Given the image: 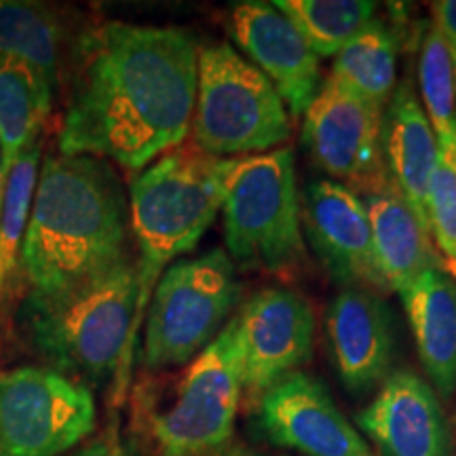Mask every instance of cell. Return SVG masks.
Returning <instances> with one entry per match:
<instances>
[{"mask_svg": "<svg viewBox=\"0 0 456 456\" xmlns=\"http://www.w3.org/2000/svg\"><path fill=\"white\" fill-rule=\"evenodd\" d=\"M197 77L199 45L182 28H94L78 47L60 152L104 159L129 174L148 167L191 134Z\"/></svg>", "mask_w": 456, "mask_h": 456, "instance_id": "6da1fadb", "label": "cell"}, {"mask_svg": "<svg viewBox=\"0 0 456 456\" xmlns=\"http://www.w3.org/2000/svg\"><path fill=\"white\" fill-rule=\"evenodd\" d=\"M123 184L104 159L47 155L20 256L30 294L55 296L129 260Z\"/></svg>", "mask_w": 456, "mask_h": 456, "instance_id": "7a4b0ae2", "label": "cell"}, {"mask_svg": "<svg viewBox=\"0 0 456 456\" xmlns=\"http://www.w3.org/2000/svg\"><path fill=\"white\" fill-rule=\"evenodd\" d=\"M138 294V269L129 258L68 292H28L20 328L51 370L85 387L110 383V406L121 408L134 374Z\"/></svg>", "mask_w": 456, "mask_h": 456, "instance_id": "3957f363", "label": "cell"}, {"mask_svg": "<svg viewBox=\"0 0 456 456\" xmlns=\"http://www.w3.org/2000/svg\"><path fill=\"white\" fill-rule=\"evenodd\" d=\"M241 397L235 315L184 372L135 387L131 446L138 456H228Z\"/></svg>", "mask_w": 456, "mask_h": 456, "instance_id": "277c9868", "label": "cell"}, {"mask_svg": "<svg viewBox=\"0 0 456 456\" xmlns=\"http://www.w3.org/2000/svg\"><path fill=\"white\" fill-rule=\"evenodd\" d=\"M235 159L205 155L192 144L165 152L131 184V231L138 245V309L134 340H138L148 305L169 262L191 252L224 201L226 180Z\"/></svg>", "mask_w": 456, "mask_h": 456, "instance_id": "5b68a950", "label": "cell"}, {"mask_svg": "<svg viewBox=\"0 0 456 456\" xmlns=\"http://www.w3.org/2000/svg\"><path fill=\"white\" fill-rule=\"evenodd\" d=\"M220 212L226 254L239 269L285 275L302 265L306 249L292 148L235 159Z\"/></svg>", "mask_w": 456, "mask_h": 456, "instance_id": "8992f818", "label": "cell"}, {"mask_svg": "<svg viewBox=\"0 0 456 456\" xmlns=\"http://www.w3.org/2000/svg\"><path fill=\"white\" fill-rule=\"evenodd\" d=\"M192 144L216 159L271 152L292 135L275 85L228 43L199 49Z\"/></svg>", "mask_w": 456, "mask_h": 456, "instance_id": "52a82bcc", "label": "cell"}, {"mask_svg": "<svg viewBox=\"0 0 456 456\" xmlns=\"http://www.w3.org/2000/svg\"><path fill=\"white\" fill-rule=\"evenodd\" d=\"M239 300L241 283L226 249L169 265L148 305L144 368L159 372L191 363L226 328Z\"/></svg>", "mask_w": 456, "mask_h": 456, "instance_id": "ba28073f", "label": "cell"}, {"mask_svg": "<svg viewBox=\"0 0 456 456\" xmlns=\"http://www.w3.org/2000/svg\"><path fill=\"white\" fill-rule=\"evenodd\" d=\"M94 429L89 387L51 368L0 372V456H61Z\"/></svg>", "mask_w": 456, "mask_h": 456, "instance_id": "9c48e42d", "label": "cell"}, {"mask_svg": "<svg viewBox=\"0 0 456 456\" xmlns=\"http://www.w3.org/2000/svg\"><path fill=\"white\" fill-rule=\"evenodd\" d=\"M302 144L313 161L359 197L391 186L383 157V108L326 78L305 112Z\"/></svg>", "mask_w": 456, "mask_h": 456, "instance_id": "30bf717a", "label": "cell"}, {"mask_svg": "<svg viewBox=\"0 0 456 456\" xmlns=\"http://www.w3.org/2000/svg\"><path fill=\"white\" fill-rule=\"evenodd\" d=\"M315 313L305 296L288 288L254 294L237 315L241 345V402L256 410L265 393L300 372L315 346Z\"/></svg>", "mask_w": 456, "mask_h": 456, "instance_id": "8fae6325", "label": "cell"}, {"mask_svg": "<svg viewBox=\"0 0 456 456\" xmlns=\"http://www.w3.org/2000/svg\"><path fill=\"white\" fill-rule=\"evenodd\" d=\"M302 232L328 275L342 288L389 294L374 254L366 203L336 180H313L300 195Z\"/></svg>", "mask_w": 456, "mask_h": 456, "instance_id": "7c38bea8", "label": "cell"}, {"mask_svg": "<svg viewBox=\"0 0 456 456\" xmlns=\"http://www.w3.org/2000/svg\"><path fill=\"white\" fill-rule=\"evenodd\" d=\"M254 412L273 444L305 456H379L340 412L328 387L302 370L266 391Z\"/></svg>", "mask_w": 456, "mask_h": 456, "instance_id": "4fadbf2b", "label": "cell"}, {"mask_svg": "<svg viewBox=\"0 0 456 456\" xmlns=\"http://www.w3.org/2000/svg\"><path fill=\"white\" fill-rule=\"evenodd\" d=\"M228 30L252 64L275 85L289 117H305L323 81L317 53L292 20L273 3L248 0L231 7Z\"/></svg>", "mask_w": 456, "mask_h": 456, "instance_id": "5bb4252c", "label": "cell"}, {"mask_svg": "<svg viewBox=\"0 0 456 456\" xmlns=\"http://www.w3.org/2000/svg\"><path fill=\"white\" fill-rule=\"evenodd\" d=\"M357 425L380 456H454L452 431L440 395L412 370H395Z\"/></svg>", "mask_w": 456, "mask_h": 456, "instance_id": "9a60e30c", "label": "cell"}, {"mask_svg": "<svg viewBox=\"0 0 456 456\" xmlns=\"http://www.w3.org/2000/svg\"><path fill=\"white\" fill-rule=\"evenodd\" d=\"M326 332L346 389L368 393L385 383L395 355V326L383 296L366 288H345L330 305Z\"/></svg>", "mask_w": 456, "mask_h": 456, "instance_id": "2e32d148", "label": "cell"}, {"mask_svg": "<svg viewBox=\"0 0 456 456\" xmlns=\"http://www.w3.org/2000/svg\"><path fill=\"white\" fill-rule=\"evenodd\" d=\"M383 157L393 188L429 228L427 192L440 144L410 78L397 83L383 110Z\"/></svg>", "mask_w": 456, "mask_h": 456, "instance_id": "e0dca14e", "label": "cell"}, {"mask_svg": "<svg viewBox=\"0 0 456 456\" xmlns=\"http://www.w3.org/2000/svg\"><path fill=\"white\" fill-rule=\"evenodd\" d=\"M402 296L419 359L442 399L456 393V277L448 266L425 271Z\"/></svg>", "mask_w": 456, "mask_h": 456, "instance_id": "ac0fdd59", "label": "cell"}, {"mask_svg": "<svg viewBox=\"0 0 456 456\" xmlns=\"http://www.w3.org/2000/svg\"><path fill=\"white\" fill-rule=\"evenodd\" d=\"M372 226L374 254L391 292H406L425 271L444 265L429 228L393 188L362 197Z\"/></svg>", "mask_w": 456, "mask_h": 456, "instance_id": "d6986e66", "label": "cell"}, {"mask_svg": "<svg viewBox=\"0 0 456 456\" xmlns=\"http://www.w3.org/2000/svg\"><path fill=\"white\" fill-rule=\"evenodd\" d=\"M53 85L37 66L0 60V155L4 178L26 148L41 140L53 104Z\"/></svg>", "mask_w": 456, "mask_h": 456, "instance_id": "ffe728a7", "label": "cell"}, {"mask_svg": "<svg viewBox=\"0 0 456 456\" xmlns=\"http://www.w3.org/2000/svg\"><path fill=\"white\" fill-rule=\"evenodd\" d=\"M397 57L399 38L395 30L374 17L338 51L330 78L385 110L397 87Z\"/></svg>", "mask_w": 456, "mask_h": 456, "instance_id": "44dd1931", "label": "cell"}, {"mask_svg": "<svg viewBox=\"0 0 456 456\" xmlns=\"http://www.w3.org/2000/svg\"><path fill=\"white\" fill-rule=\"evenodd\" d=\"M61 24L47 4L0 0V60L37 66L51 81L60 64Z\"/></svg>", "mask_w": 456, "mask_h": 456, "instance_id": "7402d4cb", "label": "cell"}, {"mask_svg": "<svg viewBox=\"0 0 456 456\" xmlns=\"http://www.w3.org/2000/svg\"><path fill=\"white\" fill-rule=\"evenodd\" d=\"M419 89L440 151H456L454 51L431 21L419 38Z\"/></svg>", "mask_w": 456, "mask_h": 456, "instance_id": "603a6c76", "label": "cell"}, {"mask_svg": "<svg viewBox=\"0 0 456 456\" xmlns=\"http://www.w3.org/2000/svg\"><path fill=\"white\" fill-rule=\"evenodd\" d=\"M273 4L292 20L319 60L338 55L379 9L370 0H277Z\"/></svg>", "mask_w": 456, "mask_h": 456, "instance_id": "cb8c5ba5", "label": "cell"}, {"mask_svg": "<svg viewBox=\"0 0 456 456\" xmlns=\"http://www.w3.org/2000/svg\"><path fill=\"white\" fill-rule=\"evenodd\" d=\"M41 159L43 142L37 140L17 159L4 180L3 203H0V309L11 279L20 269L21 248H24L38 174H41Z\"/></svg>", "mask_w": 456, "mask_h": 456, "instance_id": "d4e9b609", "label": "cell"}, {"mask_svg": "<svg viewBox=\"0 0 456 456\" xmlns=\"http://www.w3.org/2000/svg\"><path fill=\"white\" fill-rule=\"evenodd\" d=\"M429 232L444 265L456 277V151H440L427 192Z\"/></svg>", "mask_w": 456, "mask_h": 456, "instance_id": "484cf974", "label": "cell"}, {"mask_svg": "<svg viewBox=\"0 0 456 456\" xmlns=\"http://www.w3.org/2000/svg\"><path fill=\"white\" fill-rule=\"evenodd\" d=\"M68 456H138L135 454L131 442L125 437L121 427V412L118 408L108 410L106 425L102 427L100 433H95L87 444L74 450Z\"/></svg>", "mask_w": 456, "mask_h": 456, "instance_id": "4316f807", "label": "cell"}, {"mask_svg": "<svg viewBox=\"0 0 456 456\" xmlns=\"http://www.w3.org/2000/svg\"><path fill=\"white\" fill-rule=\"evenodd\" d=\"M433 24L442 32L450 47L456 51V0H440V3H431Z\"/></svg>", "mask_w": 456, "mask_h": 456, "instance_id": "83f0119b", "label": "cell"}, {"mask_svg": "<svg viewBox=\"0 0 456 456\" xmlns=\"http://www.w3.org/2000/svg\"><path fill=\"white\" fill-rule=\"evenodd\" d=\"M228 456H266V454L252 452V450H243V448H232V452Z\"/></svg>", "mask_w": 456, "mask_h": 456, "instance_id": "f1b7e54d", "label": "cell"}, {"mask_svg": "<svg viewBox=\"0 0 456 456\" xmlns=\"http://www.w3.org/2000/svg\"><path fill=\"white\" fill-rule=\"evenodd\" d=\"M4 167H3V155H0V203H3V192H4Z\"/></svg>", "mask_w": 456, "mask_h": 456, "instance_id": "f546056e", "label": "cell"}, {"mask_svg": "<svg viewBox=\"0 0 456 456\" xmlns=\"http://www.w3.org/2000/svg\"><path fill=\"white\" fill-rule=\"evenodd\" d=\"M454 51V49H452ZM454 66H456V51H454Z\"/></svg>", "mask_w": 456, "mask_h": 456, "instance_id": "4dcf8cb0", "label": "cell"}]
</instances>
